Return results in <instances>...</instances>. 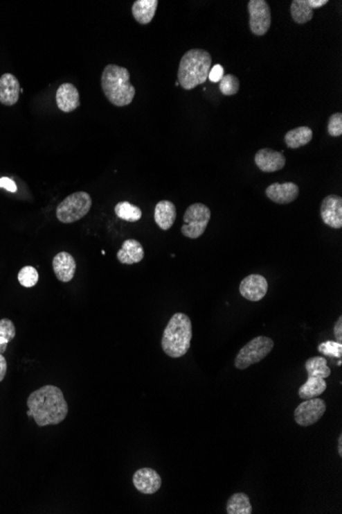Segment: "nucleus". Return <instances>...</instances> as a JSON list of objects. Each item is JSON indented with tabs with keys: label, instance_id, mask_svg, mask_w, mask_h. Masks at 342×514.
<instances>
[{
	"label": "nucleus",
	"instance_id": "f257e3e1",
	"mask_svg": "<svg viewBox=\"0 0 342 514\" xmlns=\"http://www.w3.org/2000/svg\"><path fill=\"white\" fill-rule=\"evenodd\" d=\"M27 406L39 427L59 425L67 418L69 412L63 391L53 385H46L32 392L28 397Z\"/></svg>",
	"mask_w": 342,
	"mask_h": 514
},
{
	"label": "nucleus",
	"instance_id": "f03ea898",
	"mask_svg": "<svg viewBox=\"0 0 342 514\" xmlns=\"http://www.w3.org/2000/svg\"><path fill=\"white\" fill-rule=\"evenodd\" d=\"M213 57L205 49L188 51L179 62L177 81L183 89L191 91L208 79Z\"/></svg>",
	"mask_w": 342,
	"mask_h": 514
},
{
	"label": "nucleus",
	"instance_id": "7ed1b4c3",
	"mask_svg": "<svg viewBox=\"0 0 342 514\" xmlns=\"http://www.w3.org/2000/svg\"><path fill=\"white\" fill-rule=\"evenodd\" d=\"M102 89L111 104L117 107L129 105L136 96V89L130 83V74L126 68L110 64L102 74Z\"/></svg>",
	"mask_w": 342,
	"mask_h": 514
},
{
	"label": "nucleus",
	"instance_id": "20e7f679",
	"mask_svg": "<svg viewBox=\"0 0 342 514\" xmlns=\"http://www.w3.org/2000/svg\"><path fill=\"white\" fill-rule=\"evenodd\" d=\"M192 323L185 314H173L162 336L161 346L164 353L172 359L183 357L191 347Z\"/></svg>",
	"mask_w": 342,
	"mask_h": 514
},
{
	"label": "nucleus",
	"instance_id": "39448f33",
	"mask_svg": "<svg viewBox=\"0 0 342 514\" xmlns=\"http://www.w3.org/2000/svg\"><path fill=\"white\" fill-rule=\"evenodd\" d=\"M93 200L87 192L78 191L66 197L57 207V218L64 224H71L83 217L91 211Z\"/></svg>",
	"mask_w": 342,
	"mask_h": 514
},
{
	"label": "nucleus",
	"instance_id": "423d86ee",
	"mask_svg": "<svg viewBox=\"0 0 342 514\" xmlns=\"http://www.w3.org/2000/svg\"><path fill=\"white\" fill-rule=\"evenodd\" d=\"M273 348V341L271 338L260 336L246 344L235 359V367L245 370L254 363H260L266 359Z\"/></svg>",
	"mask_w": 342,
	"mask_h": 514
},
{
	"label": "nucleus",
	"instance_id": "0eeeda50",
	"mask_svg": "<svg viewBox=\"0 0 342 514\" xmlns=\"http://www.w3.org/2000/svg\"><path fill=\"white\" fill-rule=\"evenodd\" d=\"M210 218L211 212L206 205L203 203L190 205L183 215L181 233L189 239H198L206 230Z\"/></svg>",
	"mask_w": 342,
	"mask_h": 514
},
{
	"label": "nucleus",
	"instance_id": "6e6552de",
	"mask_svg": "<svg viewBox=\"0 0 342 514\" xmlns=\"http://www.w3.org/2000/svg\"><path fill=\"white\" fill-rule=\"evenodd\" d=\"M249 26L252 33L264 36L271 24V8L266 0H250L248 2Z\"/></svg>",
	"mask_w": 342,
	"mask_h": 514
},
{
	"label": "nucleus",
	"instance_id": "1a4fd4ad",
	"mask_svg": "<svg viewBox=\"0 0 342 514\" xmlns=\"http://www.w3.org/2000/svg\"><path fill=\"white\" fill-rule=\"evenodd\" d=\"M327 404L322 398H309L301 402L294 411L295 422L299 426L307 427L317 423L326 412Z\"/></svg>",
	"mask_w": 342,
	"mask_h": 514
},
{
	"label": "nucleus",
	"instance_id": "9d476101",
	"mask_svg": "<svg viewBox=\"0 0 342 514\" xmlns=\"http://www.w3.org/2000/svg\"><path fill=\"white\" fill-rule=\"evenodd\" d=\"M134 488L145 495L156 494L162 485V479L157 471L152 468L138 469L132 477Z\"/></svg>",
	"mask_w": 342,
	"mask_h": 514
},
{
	"label": "nucleus",
	"instance_id": "9b49d317",
	"mask_svg": "<svg viewBox=\"0 0 342 514\" xmlns=\"http://www.w3.org/2000/svg\"><path fill=\"white\" fill-rule=\"evenodd\" d=\"M321 217L323 222L331 228L341 229L342 227V198L331 194L325 197L321 205Z\"/></svg>",
	"mask_w": 342,
	"mask_h": 514
},
{
	"label": "nucleus",
	"instance_id": "f8f14e48",
	"mask_svg": "<svg viewBox=\"0 0 342 514\" xmlns=\"http://www.w3.org/2000/svg\"><path fill=\"white\" fill-rule=\"evenodd\" d=\"M268 280L260 274L246 276L240 284V294L246 300L258 302L268 293Z\"/></svg>",
	"mask_w": 342,
	"mask_h": 514
},
{
	"label": "nucleus",
	"instance_id": "ddd939ff",
	"mask_svg": "<svg viewBox=\"0 0 342 514\" xmlns=\"http://www.w3.org/2000/svg\"><path fill=\"white\" fill-rule=\"evenodd\" d=\"M256 166L264 173H273L282 170L286 164V157L282 152L269 148L260 149L254 157Z\"/></svg>",
	"mask_w": 342,
	"mask_h": 514
},
{
	"label": "nucleus",
	"instance_id": "4468645a",
	"mask_svg": "<svg viewBox=\"0 0 342 514\" xmlns=\"http://www.w3.org/2000/svg\"><path fill=\"white\" fill-rule=\"evenodd\" d=\"M57 108L62 112L70 113L80 106V95L78 89L72 83H66L60 85L55 94Z\"/></svg>",
	"mask_w": 342,
	"mask_h": 514
},
{
	"label": "nucleus",
	"instance_id": "2eb2a0df",
	"mask_svg": "<svg viewBox=\"0 0 342 514\" xmlns=\"http://www.w3.org/2000/svg\"><path fill=\"white\" fill-rule=\"evenodd\" d=\"M266 194L273 203L287 205L298 197L299 188L292 182H286L283 184L273 183L267 188Z\"/></svg>",
	"mask_w": 342,
	"mask_h": 514
},
{
	"label": "nucleus",
	"instance_id": "dca6fc26",
	"mask_svg": "<svg viewBox=\"0 0 342 514\" xmlns=\"http://www.w3.org/2000/svg\"><path fill=\"white\" fill-rule=\"evenodd\" d=\"M328 0H294L291 3V16L297 24H305L314 17V10L322 8Z\"/></svg>",
	"mask_w": 342,
	"mask_h": 514
},
{
	"label": "nucleus",
	"instance_id": "f3484780",
	"mask_svg": "<svg viewBox=\"0 0 342 514\" xmlns=\"http://www.w3.org/2000/svg\"><path fill=\"white\" fill-rule=\"evenodd\" d=\"M53 269L55 277L62 282H70L76 272V261L71 254L61 252L55 255L53 260Z\"/></svg>",
	"mask_w": 342,
	"mask_h": 514
},
{
	"label": "nucleus",
	"instance_id": "a211bd4d",
	"mask_svg": "<svg viewBox=\"0 0 342 514\" xmlns=\"http://www.w3.org/2000/svg\"><path fill=\"white\" fill-rule=\"evenodd\" d=\"M21 87L15 75L6 74L0 77V103L6 106L17 104L20 98Z\"/></svg>",
	"mask_w": 342,
	"mask_h": 514
},
{
	"label": "nucleus",
	"instance_id": "6ab92c4d",
	"mask_svg": "<svg viewBox=\"0 0 342 514\" xmlns=\"http://www.w3.org/2000/svg\"><path fill=\"white\" fill-rule=\"evenodd\" d=\"M145 250L142 243L136 239H126L123 246L117 252V259L124 265H132L140 263L144 259Z\"/></svg>",
	"mask_w": 342,
	"mask_h": 514
},
{
	"label": "nucleus",
	"instance_id": "aec40b11",
	"mask_svg": "<svg viewBox=\"0 0 342 514\" xmlns=\"http://www.w3.org/2000/svg\"><path fill=\"white\" fill-rule=\"evenodd\" d=\"M154 219L162 230H170L177 219V207L170 200H161L156 205Z\"/></svg>",
	"mask_w": 342,
	"mask_h": 514
},
{
	"label": "nucleus",
	"instance_id": "412c9836",
	"mask_svg": "<svg viewBox=\"0 0 342 514\" xmlns=\"http://www.w3.org/2000/svg\"><path fill=\"white\" fill-rule=\"evenodd\" d=\"M158 0H136L132 8V16L141 25L152 22L157 10Z\"/></svg>",
	"mask_w": 342,
	"mask_h": 514
},
{
	"label": "nucleus",
	"instance_id": "4be33fe9",
	"mask_svg": "<svg viewBox=\"0 0 342 514\" xmlns=\"http://www.w3.org/2000/svg\"><path fill=\"white\" fill-rule=\"evenodd\" d=\"M313 139V130L309 126H299L285 135V143L290 149H298L309 144Z\"/></svg>",
	"mask_w": 342,
	"mask_h": 514
},
{
	"label": "nucleus",
	"instance_id": "5701e85b",
	"mask_svg": "<svg viewBox=\"0 0 342 514\" xmlns=\"http://www.w3.org/2000/svg\"><path fill=\"white\" fill-rule=\"evenodd\" d=\"M327 389V382L325 379L318 377H309L307 382L299 388L298 395L303 400L315 398L324 393Z\"/></svg>",
	"mask_w": 342,
	"mask_h": 514
},
{
	"label": "nucleus",
	"instance_id": "b1692460",
	"mask_svg": "<svg viewBox=\"0 0 342 514\" xmlns=\"http://www.w3.org/2000/svg\"><path fill=\"white\" fill-rule=\"evenodd\" d=\"M251 503L249 497L244 492H236L232 495L226 504V513L228 514H251Z\"/></svg>",
	"mask_w": 342,
	"mask_h": 514
},
{
	"label": "nucleus",
	"instance_id": "393cba45",
	"mask_svg": "<svg viewBox=\"0 0 342 514\" xmlns=\"http://www.w3.org/2000/svg\"><path fill=\"white\" fill-rule=\"evenodd\" d=\"M307 377H318L326 379L331 375L330 368L328 367L327 359L322 357H315L309 359L305 363Z\"/></svg>",
	"mask_w": 342,
	"mask_h": 514
},
{
	"label": "nucleus",
	"instance_id": "a878e982",
	"mask_svg": "<svg viewBox=\"0 0 342 514\" xmlns=\"http://www.w3.org/2000/svg\"><path fill=\"white\" fill-rule=\"evenodd\" d=\"M114 211L119 219H123L126 222H138L143 216L142 209L128 201H120L117 203Z\"/></svg>",
	"mask_w": 342,
	"mask_h": 514
},
{
	"label": "nucleus",
	"instance_id": "bb28decb",
	"mask_svg": "<svg viewBox=\"0 0 342 514\" xmlns=\"http://www.w3.org/2000/svg\"><path fill=\"white\" fill-rule=\"evenodd\" d=\"M16 334V327L10 319H0V354L6 352L8 343L15 339Z\"/></svg>",
	"mask_w": 342,
	"mask_h": 514
},
{
	"label": "nucleus",
	"instance_id": "cd10ccee",
	"mask_svg": "<svg viewBox=\"0 0 342 514\" xmlns=\"http://www.w3.org/2000/svg\"><path fill=\"white\" fill-rule=\"evenodd\" d=\"M18 280L24 288H33L39 280V274L33 266H25L19 272Z\"/></svg>",
	"mask_w": 342,
	"mask_h": 514
},
{
	"label": "nucleus",
	"instance_id": "c85d7f7f",
	"mask_svg": "<svg viewBox=\"0 0 342 514\" xmlns=\"http://www.w3.org/2000/svg\"><path fill=\"white\" fill-rule=\"evenodd\" d=\"M240 89V81L238 77L233 74L224 75L219 81V91L224 96H234Z\"/></svg>",
	"mask_w": 342,
	"mask_h": 514
},
{
	"label": "nucleus",
	"instance_id": "c756f323",
	"mask_svg": "<svg viewBox=\"0 0 342 514\" xmlns=\"http://www.w3.org/2000/svg\"><path fill=\"white\" fill-rule=\"evenodd\" d=\"M318 352L325 357H335L341 359L342 343L337 341H326L321 343L318 347Z\"/></svg>",
	"mask_w": 342,
	"mask_h": 514
},
{
	"label": "nucleus",
	"instance_id": "7c9ffc66",
	"mask_svg": "<svg viewBox=\"0 0 342 514\" xmlns=\"http://www.w3.org/2000/svg\"><path fill=\"white\" fill-rule=\"evenodd\" d=\"M328 134L331 137H341L342 135V114L341 112L331 115L328 123Z\"/></svg>",
	"mask_w": 342,
	"mask_h": 514
},
{
	"label": "nucleus",
	"instance_id": "2f4dec72",
	"mask_svg": "<svg viewBox=\"0 0 342 514\" xmlns=\"http://www.w3.org/2000/svg\"><path fill=\"white\" fill-rule=\"evenodd\" d=\"M224 75V69L220 64L213 66L209 72L208 79L211 83H219L222 80V77Z\"/></svg>",
	"mask_w": 342,
	"mask_h": 514
},
{
	"label": "nucleus",
	"instance_id": "473e14b6",
	"mask_svg": "<svg viewBox=\"0 0 342 514\" xmlns=\"http://www.w3.org/2000/svg\"><path fill=\"white\" fill-rule=\"evenodd\" d=\"M0 188H4V189L8 190V192H12V194H15V192H17V190H18V187H17L14 180L6 177L0 178Z\"/></svg>",
	"mask_w": 342,
	"mask_h": 514
},
{
	"label": "nucleus",
	"instance_id": "72a5a7b5",
	"mask_svg": "<svg viewBox=\"0 0 342 514\" xmlns=\"http://www.w3.org/2000/svg\"><path fill=\"white\" fill-rule=\"evenodd\" d=\"M334 336L337 342L342 343V316H339L335 323Z\"/></svg>",
	"mask_w": 342,
	"mask_h": 514
},
{
	"label": "nucleus",
	"instance_id": "f704fd0d",
	"mask_svg": "<svg viewBox=\"0 0 342 514\" xmlns=\"http://www.w3.org/2000/svg\"><path fill=\"white\" fill-rule=\"evenodd\" d=\"M6 372H8V363L3 354H0V383L6 378Z\"/></svg>",
	"mask_w": 342,
	"mask_h": 514
},
{
	"label": "nucleus",
	"instance_id": "c9c22d12",
	"mask_svg": "<svg viewBox=\"0 0 342 514\" xmlns=\"http://www.w3.org/2000/svg\"><path fill=\"white\" fill-rule=\"evenodd\" d=\"M337 449H339V454L342 457V434L339 436V440H337Z\"/></svg>",
	"mask_w": 342,
	"mask_h": 514
},
{
	"label": "nucleus",
	"instance_id": "e433bc0d",
	"mask_svg": "<svg viewBox=\"0 0 342 514\" xmlns=\"http://www.w3.org/2000/svg\"><path fill=\"white\" fill-rule=\"evenodd\" d=\"M175 85H177V87H179V81H177V83H175Z\"/></svg>",
	"mask_w": 342,
	"mask_h": 514
}]
</instances>
